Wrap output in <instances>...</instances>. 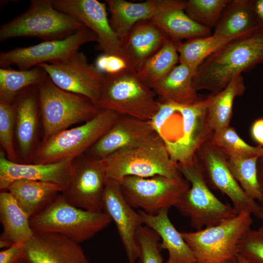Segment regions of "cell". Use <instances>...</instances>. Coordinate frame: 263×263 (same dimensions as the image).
Returning <instances> with one entry per match:
<instances>
[{"label": "cell", "mask_w": 263, "mask_h": 263, "mask_svg": "<svg viewBox=\"0 0 263 263\" xmlns=\"http://www.w3.org/2000/svg\"><path fill=\"white\" fill-rule=\"evenodd\" d=\"M209 101V95L188 105L159 101V109L150 121L174 163L192 160L213 132L208 119Z\"/></svg>", "instance_id": "cell-1"}, {"label": "cell", "mask_w": 263, "mask_h": 263, "mask_svg": "<svg viewBox=\"0 0 263 263\" xmlns=\"http://www.w3.org/2000/svg\"><path fill=\"white\" fill-rule=\"evenodd\" d=\"M263 63V26L238 37L213 53L200 64L192 80L197 91L216 94L235 76Z\"/></svg>", "instance_id": "cell-2"}, {"label": "cell", "mask_w": 263, "mask_h": 263, "mask_svg": "<svg viewBox=\"0 0 263 263\" xmlns=\"http://www.w3.org/2000/svg\"><path fill=\"white\" fill-rule=\"evenodd\" d=\"M100 160L107 178L117 181L126 176L183 177L177 164L171 159L164 142L156 133L137 145Z\"/></svg>", "instance_id": "cell-3"}, {"label": "cell", "mask_w": 263, "mask_h": 263, "mask_svg": "<svg viewBox=\"0 0 263 263\" xmlns=\"http://www.w3.org/2000/svg\"><path fill=\"white\" fill-rule=\"evenodd\" d=\"M105 212L77 207L69 203L61 193L46 208L30 219L35 233L58 234L79 244L106 228L111 223Z\"/></svg>", "instance_id": "cell-4"}, {"label": "cell", "mask_w": 263, "mask_h": 263, "mask_svg": "<svg viewBox=\"0 0 263 263\" xmlns=\"http://www.w3.org/2000/svg\"><path fill=\"white\" fill-rule=\"evenodd\" d=\"M84 25L73 16L56 9L51 0H32L24 13L0 27V41L17 37L43 41L65 38Z\"/></svg>", "instance_id": "cell-5"}, {"label": "cell", "mask_w": 263, "mask_h": 263, "mask_svg": "<svg viewBox=\"0 0 263 263\" xmlns=\"http://www.w3.org/2000/svg\"><path fill=\"white\" fill-rule=\"evenodd\" d=\"M37 87L43 129L42 140L73 125L90 120L101 110L87 97L58 88L48 75Z\"/></svg>", "instance_id": "cell-6"}, {"label": "cell", "mask_w": 263, "mask_h": 263, "mask_svg": "<svg viewBox=\"0 0 263 263\" xmlns=\"http://www.w3.org/2000/svg\"><path fill=\"white\" fill-rule=\"evenodd\" d=\"M97 105L119 115L150 121L159 109V101L136 72L128 69L105 75Z\"/></svg>", "instance_id": "cell-7"}, {"label": "cell", "mask_w": 263, "mask_h": 263, "mask_svg": "<svg viewBox=\"0 0 263 263\" xmlns=\"http://www.w3.org/2000/svg\"><path fill=\"white\" fill-rule=\"evenodd\" d=\"M119 116L113 111L101 109L83 124L42 140L31 163H55L86 153L113 126Z\"/></svg>", "instance_id": "cell-8"}, {"label": "cell", "mask_w": 263, "mask_h": 263, "mask_svg": "<svg viewBox=\"0 0 263 263\" xmlns=\"http://www.w3.org/2000/svg\"><path fill=\"white\" fill-rule=\"evenodd\" d=\"M177 165L190 187L175 207L189 219L193 228L199 230L236 216L233 207L222 202L211 191L195 155L190 161Z\"/></svg>", "instance_id": "cell-9"}, {"label": "cell", "mask_w": 263, "mask_h": 263, "mask_svg": "<svg viewBox=\"0 0 263 263\" xmlns=\"http://www.w3.org/2000/svg\"><path fill=\"white\" fill-rule=\"evenodd\" d=\"M251 213L243 212L220 224L191 232H181L196 263H224L236 259L242 236L251 229Z\"/></svg>", "instance_id": "cell-10"}, {"label": "cell", "mask_w": 263, "mask_h": 263, "mask_svg": "<svg viewBox=\"0 0 263 263\" xmlns=\"http://www.w3.org/2000/svg\"><path fill=\"white\" fill-rule=\"evenodd\" d=\"M118 182L127 202L132 207L141 208L150 215H155L164 208L175 207L190 187L183 176H126Z\"/></svg>", "instance_id": "cell-11"}, {"label": "cell", "mask_w": 263, "mask_h": 263, "mask_svg": "<svg viewBox=\"0 0 263 263\" xmlns=\"http://www.w3.org/2000/svg\"><path fill=\"white\" fill-rule=\"evenodd\" d=\"M195 157L209 188L226 195L237 214L249 212L258 219L263 216V207L242 188L229 169L226 156L207 141L198 149Z\"/></svg>", "instance_id": "cell-12"}, {"label": "cell", "mask_w": 263, "mask_h": 263, "mask_svg": "<svg viewBox=\"0 0 263 263\" xmlns=\"http://www.w3.org/2000/svg\"><path fill=\"white\" fill-rule=\"evenodd\" d=\"M96 35L84 26L74 34L61 39L43 41L26 47H17L0 53V68L15 66L28 70L42 63L65 60L87 42L97 41Z\"/></svg>", "instance_id": "cell-13"}, {"label": "cell", "mask_w": 263, "mask_h": 263, "mask_svg": "<svg viewBox=\"0 0 263 263\" xmlns=\"http://www.w3.org/2000/svg\"><path fill=\"white\" fill-rule=\"evenodd\" d=\"M106 180L101 160L85 153L73 159L70 180L61 194L77 207L103 211Z\"/></svg>", "instance_id": "cell-14"}, {"label": "cell", "mask_w": 263, "mask_h": 263, "mask_svg": "<svg viewBox=\"0 0 263 263\" xmlns=\"http://www.w3.org/2000/svg\"><path fill=\"white\" fill-rule=\"evenodd\" d=\"M38 66L58 88L84 96L97 105L105 75L89 63L83 52L78 51L65 60Z\"/></svg>", "instance_id": "cell-15"}, {"label": "cell", "mask_w": 263, "mask_h": 263, "mask_svg": "<svg viewBox=\"0 0 263 263\" xmlns=\"http://www.w3.org/2000/svg\"><path fill=\"white\" fill-rule=\"evenodd\" d=\"M51 1L56 9L77 19L96 35L98 50L105 54L121 57L128 62L122 41L108 19L105 3L97 0H51Z\"/></svg>", "instance_id": "cell-16"}, {"label": "cell", "mask_w": 263, "mask_h": 263, "mask_svg": "<svg viewBox=\"0 0 263 263\" xmlns=\"http://www.w3.org/2000/svg\"><path fill=\"white\" fill-rule=\"evenodd\" d=\"M103 210L115 225L129 263H136L139 255L137 234L144 224L140 214L125 199L117 181L107 178Z\"/></svg>", "instance_id": "cell-17"}, {"label": "cell", "mask_w": 263, "mask_h": 263, "mask_svg": "<svg viewBox=\"0 0 263 263\" xmlns=\"http://www.w3.org/2000/svg\"><path fill=\"white\" fill-rule=\"evenodd\" d=\"M73 159L47 164L22 163L8 160L3 150L0 153V189L7 190L14 181L20 179L51 183L62 191L71 178Z\"/></svg>", "instance_id": "cell-18"}, {"label": "cell", "mask_w": 263, "mask_h": 263, "mask_svg": "<svg viewBox=\"0 0 263 263\" xmlns=\"http://www.w3.org/2000/svg\"><path fill=\"white\" fill-rule=\"evenodd\" d=\"M29 263H90L80 244L52 233H35L25 244Z\"/></svg>", "instance_id": "cell-19"}, {"label": "cell", "mask_w": 263, "mask_h": 263, "mask_svg": "<svg viewBox=\"0 0 263 263\" xmlns=\"http://www.w3.org/2000/svg\"><path fill=\"white\" fill-rule=\"evenodd\" d=\"M155 133L150 121L119 115L113 126L86 154L100 160L137 145Z\"/></svg>", "instance_id": "cell-20"}, {"label": "cell", "mask_w": 263, "mask_h": 263, "mask_svg": "<svg viewBox=\"0 0 263 263\" xmlns=\"http://www.w3.org/2000/svg\"><path fill=\"white\" fill-rule=\"evenodd\" d=\"M15 134L22 163H31L37 147V137L40 115L37 85L22 91L14 101Z\"/></svg>", "instance_id": "cell-21"}, {"label": "cell", "mask_w": 263, "mask_h": 263, "mask_svg": "<svg viewBox=\"0 0 263 263\" xmlns=\"http://www.w3.org/2000/svg\"><path fill=\"white\" fill-rule=\"evenodd\" d=\"M185 0H162L151 20L174 43L211 35V29L192 20L184 11Z\"/></svg>", "instance_id": "cell-22"}, {"label": "cell", "mask_w": 263, "mask_h": 263, "mask_svg": "<svg viewBox=\"0 0 263 263\" xmlns=\"http://www.w3.org/2000/svg\"><path fill=\"white\" fill-rule=\"evenodd\" d=\"M166 35L150 19L139 21L122 41L128 62L134 71L163 46Z\"/></svg>", "instance_id": "cell-23"}, {"label": "cell", "mask_w": 263, "mask_h": 263, "mask_svg": "<svg viewBox=\"0 0 263 263\" xmlns=\"http://www.w3.org/2000/svg\"><path fill=\"white\" fill-rule=\"evenodd\" d=\"M164 208L155 215L139 210L143 224L153 229L159 236L162 249L168 251L169 257L166 263H196L191 248L170 220L168 211Z\"/></svg>", "instance_id": "cell-24"}, {"label": "cell", "mask_w": 263, "mask_h": 263, "mask_svg": "<svg viewBox=\"0 0 263 263\" xmlns=\"http://www.w3.org/2000/svg\"><path fill=\"white\" fill-rule=\"evenodd\" d=\"M7 190L30 218L46 208L62 192L56 184L26 179L14 181Z\"/></svg>", "instance_id": "cell-25"}, {"label": "cell", "mask_w": 263, "mask_h": 263, "mask_svg": "<svg viewBox=\"0 0 263 263\" xmlns=\"http://www.w3.org/2000/svg\"><path fill=\"white\" fill-rule=\"evenodd\" d=\"M111 14V25L122 41L137 22L151 19L159 9L162 0L134 3L125 0H105Z\"/></svg>", "instance_id": "cell-26"}, {"label": "cell", "mask_w": 263, "mask_h": 263, "mask_svg": "<svg viewBox=\"0 0 263 263\" xmlns=\"http://www.w3.org/2000/svg\"><path fill=\"white\" fill-rule=\"evenodd\" d=\"M194 75L188 66L179 62L151 89L163 101L192 104L199 100L192 85Z\"/></svg>", "instance_id": "cell-27"}, {"label": "cell", "mask_w": 263, "mask_h": 263, "mask_svg": "<svg viewBox=\"0 0 263 263\" xmlns=\"http://www.w3.org/2000/svg\"><path fill=\"white\" fill-rule=\"evenodd\" d=\"M259 27L250 0H232L225 6L213 34L226 38L238 37Z\"/></svg>", "instance_id": "cell-28"}, {"label": "cell", "mask_w": 263, "mask_h": 263, "mask_svg": "<svg viewBox=\"0 0 263 263\" xmlns=\"http://www.w3.org/2000/svg\"><path fill=\"white\" fill-rule=\"evenodd\" d=\"M30 219L8 191H1L0 220L3 231L0 240L26 243L35 234Z\"/></svg>", "instance_id": "cell-29"}, {"label": "cell", "mask_w": 263, "mask_h": 263, "mask_svg": "<svg viewBox=\"0 0 263 263\" xmlns=\"http://www.w3.org/2000/svg\"><path fill=\"white\" fill-rule=\"evenodd\" d=\"M245 89L244 78L240 74L233 78L222 91L209 95L208 119L213 132L229 126L234 99L242 96Z\"/></svg>", "instance_id": "cell-30"}, {"label": "cell", "mask_w": 263, "mask_h": 263, "mask_svg": "<svg viewBox=\"0 0 263 263\" xmlns=\"http://www.w3.org/2000/svg\"><path fill=\"white\" fill-rule=\"evenodd\" d=\"M179 62L175 44L167 37L162 47L137 70L139 78L150 88Z\"/></svg>", "instance_id": "cell-31"}, {"label": "cell", "mask_w": 263, "mask_h": 263, "mask_svg": "<svg viewBox=\"0 0 263 263\" xmlns=\"http://www.w3.org/2000/svg\"><path fill=\"white\" fill-rule=\"evenodd\" d=\"M237 38H226L212 34L206 37L188 40L184 42L175 43L179 55V62L188 66L195 75L198 68L205 59Z\"/></svg>", "instance_id": "cell-32"}, {"label": "cell", "mask_w": 263, "mask_h": 263, "mask_svg": "<svg viewBox=\"0 0 263 263\" xmlns=\"http://www.w3.org/2000/svg\"><path fill=\"white\" fill-rule=\"evenodd\" d=\"M46 76V72L39 66L19 70L10 67L0 68V99L13 102L22 91L37 85Z\"/></svg>", "instance_id": "cell-33"}, {"label": "cell", "mask_w": 263, "mask_h": 263, "mask_svg": "<svg viewBox=\"0 0 263 263\" xmlns=\"http://www.w3.org/2000/svg\"><path fill=\"white\" fill-rule=\"evenodd\" d=\"M207 141L229 158H249L263 154V147L248 144L230 126L213 132Z\"/></svg>", "instance_id": "cell-34"}, {"label": "cell", "mask_w": 263, "mask_h": 263, "mask_svg": "<svg viewBox=\"0 0 263 263\" xmlns=\"http://www.w3.org/2000/svg\"><path fill=\"white\" fill-rule=\"evenodd\" d=\"M258 157L233 158L226 157V163L231 173L243 190L251 198L261 203L262 196L257 176Z\"/></svg>", "instance_id": "cell-35"}, {"label": "cell", "mask_w": 263, "mask_h": 263, "mask_svg": "<svg viewBox=\"0 0 263 263\" xmlns=\"http://www.w3.org/2000/svg\"><path fill=\"white\" fill-rule=\"evenodd\" d=\"M230 0H185L184 11L197 24L208 28L215 27Z\"/></svg>", "instance_id": "cell-36"}, {"label": "cell", "mask_w": 263, "mask_h": 263, "mask_svg": "<svg viewBox=\"0 0 263 263\" xmlns=\"http://www.w3.org/2000/svg\"><path fill=\"white\" fill-rule=\"evenodd\" d=\"M15 108L13 102L0 99V143L6 158L19 163L15 149Z\"/></svg>", "instance_id": "cell-37"}, {"label": "cell", "mask_w": 263, "mask_h": 263, "mask_svg": "<svg viewBox=\"0 0 263 263\" xmlns=\"http://www.w3.org/2000/svg\"><path fill=\"white\" fill-rule=\"evenodd\" d=\"M138 263H166L161 253L160 238L156 232L143 225L138 232Z\"/></svg>", "instance_id": "cell-38"}, {"label": "cell", "mask_w": 263, "mask_h": 263, "mask_svg": "<svg viewBox=\"0 0 263 263\" xmlns=\"http://www.w3.org/2000/svg\"><path fill=\"white\" fill-rule=\"evenodd\" d=\"M237 251L249 263H263V235L250 229L240 239Z\"/></svg>", "instance_id": "cell-39"}, {"label": "cell", "mask_w": 263, "mask_h": 263, "mask_svg": "<svg viewBox=\"0 0 263 263\" xmlns=\"http://www.w3.org/2000/svg\"><path fill=\"white\" fill-rule=\"evenodd\" d=\"M94 65L100 72L106 75L116 74L128 69L133 70L124 58L105 53L96 58Z\"/></svg>", "instance_id": "cell-40"}, {"label": "cell", "mask_w": 263, "mask_h": 263, "mask_svg": "<svg viewBox=\"0 0 263 263\" xmlns=\"http://www.w3.org/2000/svg\"><path fill=\"white\" fill-rule=\"evenodd\" d=\"M25 244L17 243L0 252V263H18L25 260Z\"/></svg>", "instance_id": "cell-41"}, {"label": "cell", "mask_w": 263, "mask_h": 263, "mask_svg": "<svg viewBox=\"0 0 263 263\" xmlns=\"http://www.w3.org/2000/svg\"><path fill=\"white\" fill-rule=\"evenodd\" d=\"M251 136L258 146L263 147V118L256 120L250 129Z\"/></svg>", "instance_id": "cell-42"}, {"label": "cell", "mask_w": 263, "mask_h": 263, "mask_svg": "<svg viewBox=\"0 0 263 263\" xmlns=\"http://www.w3.org/2000/svg\"><path fill=\"white\" fill-rule=\"evenodd\" d=\"M257 167L258 184L262 196L261 203L263 207V154L258 158Z\"/></svg>", "instance_id": "cell-43"}, {"label": "cell", "mask_w": 263, "mask_h": 263, "mask_svg": "<svg viewBox=\"0 0 263 263\" xmlns=\"http://www.w3.org/2000/svg\"><path fill=\"white\" fill-rule=\"evenodd\" d=\"M251 3L259 26H263V0H252Z\"/></svg>", "instance_id": "cell-44"}, {"label": "cell", "mask_w": 263, "mask_h": 263, "mask_svg": "<svg viewBox=\"0 0 263 263\" xmlns=\"http://www.w3.org/2000/svg\"><path fill=\"white\" fill-rule=\"evenodd\" d=\"M236 260L238 263H249L245 259L239 254L237 256Z\"/></svg>", "instance_id": "cell-45"}, {"label": "cell", "mask_w": 263, "mask_h": 263, "mask_svg": "<svg viewBox=\"0 0 263 263\" xmlns=\"http://www.w3.org/2000/svg\"><path fill=\"white\" fill-rule=\"evenodd\" d=\"M261 220H263L262 224L257 230L260 233H261L262 235H263V216Z\"/></svg>", "instance_id": "cell-46"}, {"label": "cell", "mask_w": 263, "mask_h": 263, "mask_svg": "<svg viewBox=\"0 0 263 263\" xmlns=\"http://www.w3.org/2000/svg\"><path fill=\"white\" fill-rule=\"evenodd\" d=\"M224 263H238V262L236 259H234L228 261Z\"/></svg>", "instance_id": "cell-47"}, {"label": "cell", "mask_w": 263, "mask_h": 263, "mask_svg": "<svg viewBox=\"0 0 263 263\" xmlns=\"http://www.w3.org/2000/svg\"><path fill=\"white\" fill-rule=\"evenodd\" d=\"M18 263H28V262H27L26 260H22V261H20V262H19Z\"/></svg>", "instance_id": "cell-48"}]
</instances>
